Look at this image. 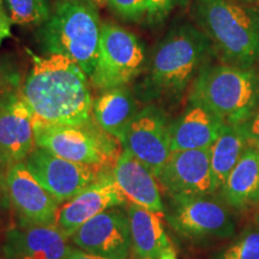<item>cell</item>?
Returning a JSON list of instances; mask_svg holds the SVG:
<instances>
[{"label": "cell", "instance_id": "obj_1", "mask_svg": "<svg viewBox=\"0 0 259 259\" xmlns=\"http://www.w3.org/2000/svg\"><path fill=\"white\" fill-rule=\"evenodd\" d=\"M21 99L30 109L36 131L90 124L94 101L89 77L60 54L34 58L22 84Z\"/></svg>", "mask_w": 259, "mask_h": 259}, {"label": "cell", "instance_id": "obj_2", "mask_svg": "<svg viewBox=\"0 0 259 259\" xmlns=\"http://www.w3.org/2000/svg\"><path fill=\"white\" fill-rule=\"evenodd\" d=\"M101 23L96 6L89 0H60L42 24L40 40L48 54L69 58L93 76L99 54Z\"/></svg>", "mask_w": 259, "mask_h": 259}, {"label": "cell", "instance_id": "obj_3", "mask_svg": "<svg viewBox=\"0 0 259 259\" xmlns=\"http://www.w3.org/2000/svg\"><path fill=\"white\" fill-rule=\"evenodd\" d=\"M209 51V38L198 29L183 25L155 48L143 88L155 93H178L198 72Z\"/></svg>", "mask_w": 259, "mask_h": 259}, {"label": "cell", "instance_id": "obj_4", "mask_svg": "<svg viewBox=\"0 0 259 259\" xmlns=\"http://www.w3.org/2000/svg\"><path fill=\"white\" fill-rule=\"evenodd\" d=\"M258 96V79L253 72L234 66H215L200 71L190 100L208 108L225 124H245Z\"/></svg>", "mask_w": 259, "mask_h": 259}, {"label": "cell", "instance_id": "obj_5", "mask_svg": "<svg viewBox=\"0 0 259 259\" xmlns=\"http://www.w3.org/2000/svg\"><path fill=\"white\" fill-rule=\"evenodd\" d=\"M206 36L233 63L250 65L259 59V22L247 10L229 0H196Z\"/></svg>", "mask_w": 259, "mask_h": 259}, {"label": "cell", "instance_id": "obj_6", "mask_svg": "<svg viewBox=\"0 0 259 259\" xmlns=\"http://www.w3.org/2000/svg\"><path fill=\"white\" fill-rule=\"evenodd\" d=\"M145 60L143 45L135 34L113 23H102L94 88L107 92L126 87L141 73Z\"/></svg>", "mask_w": 259, "mask_h": 259}, {"label": "cell", "instance_id": "obj_7", "mask_svg": "<svg viewBox=\"0 0 259 259\" xmlns=\"http://www.w3.org/2000/svg\"><path fill=\"white\" fill-rule=\"evenodd\" d=\"M112 136H102L92 125L60 126L36 131V147L76 163L103 169L108 164L114 166L119 155L112 144ZM116 141V139H115Z\"/></svg>", "mask_w": 259, "mask_h": 259}, {"label": "cell", "instance_id": "obj_8", "mask_svg": "<svg viewBox=\"0 0 259 259\" xmlns=\"http://www.w3.org/2000/svg\"><path fill=\"white\" fill-rule=\"evenodd\" d=\"M157 180L174 200L206 197L219 189L211 169L210 148L171 153Z\"/></svg>", "mask_w": 259, "mask_h": 259}, {"label": "cell", "instance_id": "obj_9", "mask_svg": "<svg viewBox=\"0 0 259 259\" xmlns=\"http://www.w3.org/2000/svg\"><path fill=\"white\" fill-rule=\"evenodd\" d=\"M24 163L59 203L76 197L96 181L102 171L95 167L65 160L37 147Z\"/></svg>", "mask_w": 259, "mask_h": 259}, {"label": "cell", "instance_id": "obj_10", "mask_svg": "<svg viewBox=\"0 0 259 259\" xmlns=\"http://www.w3.org/2000/svg\"><path fill=\"white\" fill-rule=\"evenodd\" d=\"M121 145L157 178L171 154L169 125L158 109L147 107L130 122Z\"/></svg>", "mask_w": 259, "mask_h": 259}, {"label": "cell", "instance_id": "obj_11", "mask_svg": "<svg viewBox=\"0 0 259 259\" xmlns=\"http://www.w3.org/2000/svg\"><path fill=\"white\" fill-rule=\"evenodd\" d=\"M6 192L21 226L56 225L60 203L32 176L24 162L14 164L6 171Z\"/></svg>", "mask_w": 259, "mask_h": 259}, {"label": "cell", "instance_id": "obj_12", "mask_svg": "<svg viewBox=\"0 0 259 259\" xmlns=\"http://www.w3.org/2000/svg\"><path fill=\"white\" fill-rule=\"evenodd\" d=\"M80 250L108 259H127L131 250V235L127 212L107 209L90 219L71 236Z\"/></svg>", "mask_w": 259, "mask_h": 259}, {"label": "cell", "instance_id": "obj_13", "mask_svg": "<svg viewBox=\"0 0 259 259\" xmlns=\"http://www.w3.org/2000/svg\"><path fill=\"white\" fill-rule=\"evenodd\" d=\"M168 215L170 227L187 238H228L234 234V222L226 206L206 197L174 200Z\"/></svg>", "mask_w": 259, "mask_h": 259}, {"label": "cell", "instance_id": "obj_14", "mask_svg": "<svg viewBox=\"0 0 259 259\" xmlns=\"http://www.w3.org/2000/svg\"><path fill=\"white\" fill-rule=\"evenodd\" d=\"M127 202L111 174H100L96 181L65 202L57 213L56 225L71 238L80 226L107 209Z\"/></svg>", "mask_w": 259, "mask_h": 259}, {"label": "cell", "instance_id": "obj_15", "mask_svg": "<svg viewBox=\"0 0 259 259\" xmlns=\"http://www.w3.org/2000/svg\"><path fill=\"white\" fill-rule=\"evenodd\" d=\"M36 148L32 114L21 96L0 109V167L5 171L27 160Z\"/></svg>", "mask_w": 259, "mask_h": 259}, {"label": "cell", "instance_id": "obj_16", "mask_svg": "<svg viewBox=\"0 0 259 259\" xmlns=\"http://www.w3.org/2000/svg\"><path fill=\"white\" fill-rule=\"evenodd\" d=\"M67 239L57 225L22 226L6 233L3 252L8 259H65Z\"/></svg>", "mask_w": 259, "mask_h": 259}, {"label": "cell", "instance_id": "obj_17", "mask_svg": "<svg viewBox=\"0 0 259 259\" xmlns=\"http://www.w3.org/2000/svg\"><path fill=\"white\" fill-rule=\"evenodd\" d=\"M112 177L130 203L163 212L164 206L157 178L147 166L124 149L112 167Z\"/></svg>", "mask_w": 259, "mask_h": 259}, {"label": "cell", "instance_id": "obj_18", "mask_svg": "<svg viewBox=\"0 0 259 259\" xmlns=\"http://www.w3.org/2000/svg\"><path fill=\"white\" fill-rule=\"evenodd\" d=\"M225 121L205 107L192 103L169 125L171 153L210 148L221 134Z\"/></svg>", "mask_w": 259, "mask_h": 259}, {"label": "cell", "instance_id": "obj_19", "mask_svg": "<svg viewBox=\"0 0 259 259\" xmlns=\"http://www.w3.org/2000/svg\"><path fill=\"white\" fill-rule=\"evenodd\" d=\"M131 248L138 259H160L171 248L163 227V212L130 203L126 210Z\"/></svg>", "mask_w": 259, "mask_h": 259}, {"label": "cell", "instance_id": "obj_20", "mask_svg": "<svg viewBox=\"0 0 259 259\" xmlns=\"http://www.w3.org/2000/svg\"><path fill=\"white\" fill-rule=\"evenodd\" d=\"M137 113L135 96L127 87L103 92L93 102L94 120L106 134L120 143Z\"/></svg>", "mask_w": 259, "mask_h": 259}, {"label": "cell", "instance_id": "obj_21", "mask_svg": "<svg viewBox=\"0 0 259 259\" xmlns=\"http://www.w3.org/2000/svg\"><path fill=\"white\" fill-rule=\"evenodd\" d=\"M227 204L236 209L259 203V150L247 148L222 187Z\"/></svg>", "mask_w": 259, "mask_h": 259}, {"label": "cell", "instance_id": "obj_22", "mask_svg": "<svg viewBox=\"0 0 259 259\" xmlns=\"http://www.w3.org/2000/svg\"><path fill=\"white\" fill-rule=\"evenodd\" d=\"M247 144L245 124H225L215 143L210 147L211 169L219 189L248 148Z\"/></svg>", "mask_w": 259, "mask_h": 259}, {"label": "cell", "instance_id": "obj_23", "mask_svg": "<svg viewBox=\"0 0 259 259\" xmlns=\"http://www.w3.org/2000/svg\"><path fill=\"white\" fill-rule=\"evenodd\" d=\"M4 6L12 24L42 25L51 17L48 0H4Z\"/></svg>", "mask_w": 259, "mask_h": 259}, {"label": "cell", "instance_id": "obj_24", "mask_svg": "<svg viewBox=\"0 0 259 259\" xmlns=\"http://www.w3.org/2000/svg\"><path fill=\"white\" fill-rule=\"evenodd\" d=\"M222 259H259V227L244 232L227 248Z\"/></svg>", "mask_w": 259, "mask_h": 259}, {"label": "cell", "instance_id": "obj_25", "mask_svg": "<svg viewBox=\"0 0 259 259\" xmlns=\"http://www.w3.org/2000/svg\"><path fill=\"white\" fill-rule=\"evenodd\" d=\"M22 78L14 67L0 64V109L21 96Z\"/></svg>", "mask_w": 259, "mask_h": 259}, {"label": "cell", "instance_id": "obj_26", "mask_svg": "<svg viewBox=\"0 0 259 259\" xmlns=\"http://www.w3.org/2000/svg\"><path fill=\"white\" fill-rule=\"evenodd\" d=\"M107 4L126 21L137 22L148 15L147 0H108Z\"/></svg>", "mask_w": 259, "mask_h": 259}, {"label": "cell", "instance_id": "obj_27", "mask_svg": "<svg viewBox=\"0 0 259 259\" xmlns=\"http://www.w3.org/2000/svg\"><path fill=\"white\" fill-rule=\"evenodd\" d=\"M181 0H147L148 15L150 21H161Z\"/></svg>", "mask_w": 259, "mask_h": 259}, {"label": "cell", "instance_id": "obj_28", "mask_svg": "<svg viewBox=\"0 0 259 259\" xmlns=\"http://www.w3.org/2000/svg\"><path fill=\"white\" fill-rule=\"evenodd\" d=\"M11 21L4 6V0H0V45L11 36Z\"/></svg>", "mask_w": 259, "mask_h": 259}, {"label": "cell", "instance_id": "obj_29", "mask_svg": "<svg viewBox=\"0 0 259 259\" xmlns=\"http://www.w3.org/2000/svg\"><path fill=\"white\" fill-rule=\"evenodd\" d=\"M246 132H247L248 142L255 145V148L259 149V111L253 118L251 119L250 122H245Z\"/></svg>", "mask_w": 259, "mask_h": 259}, {"label": "cell", "instance_id": "obj_30", "mask_svg": "<svg viewBox=\"0 0 259 259\" xmlns=\"http://www.w3.org/2000/svg\"><path fill=\"white\" fill-rule=\"evenodd\" d=\"M65 259H108V258L89 253V252H85L83 250H76V248L71 247L69 253H67Z\"/></svg>", "mask_w": 259, "mask_h": 259}, {"label": "cell", "instance_id": "obj_31", "mask_svg": "<svg viewBox=\"0 0 259 259\" xmlns=\"http://www.w3.org/2000/svg\"><path fill=\"white\" fill-rule=\"evenodd\" d=\"M8 192H6V171L0 167V206L8 205Z\"/></svg>", "mask_w": 259, "mask_h": 259}, {"label": "cell", "instance_id": "obj_32", "mask_svg": "<svg viewBox=\"0 0 259 259\" xmlns=\"http://www.w3.org/2000/svg\"><path fill=\"white\" fill-rule=\"evenodd\" d=\"M160 259H177V255H176V252L173 251V248H170L169 251H167L166 253H164L163 255Z\"/></svg>", "mask_w": 259, "mask_h": 259}, {"label": "cell", "instance_id": "obj_33", "mask_svg": "<svg viewBox=\"0 0 259 259\" xmlns=\"http://www.w3.org/2000/svg\"><path fill=\"white\" fill-rule=\"evenodd\" d=\"M89 2H92L95 6H103L107 4V2H108V0H89Z\"/></svg>", "mask_w": 259, "mask_h": 259}, {"label": "cell", "instance_id": "obj_34", "mask_svg": "<svg viewBox=\"0 0 259 259\" xmlns=\"http://www.w3.org/2000/svg\"><path fill=\"white\" fill-rule=\"evenodd\" d=\"M257 222H258V226H259V213L257 215Z\"/></svg>", "mask_w": 259, "mask_h": 259}, {"label": "cell", "instance_id": "obj_35", "mask_svg": "<svg viewBox=\"0 0 259 259\" xmlns=\"http://www.w3.org/2000/svg\"><path fill=\"white\" fill-rule=\"evenodd\" d=\"M244 2H251V0H244Z\"/></svg>", "mask_w": 259, "mask_h": 259}, {"label": "cell", "instance_id": "obj_36", "mask_svg": "<svg viewBox=\"0 0 259 259\" xmlns=\"http://www.w3.org/2000/svg\"><path fill=\"white\" fill-rule=\"evenodd\" d=\"M258 150H259V149H258Z\"/></svg>", "mask_w": 259, "mask_h": 259}]
</instances>
